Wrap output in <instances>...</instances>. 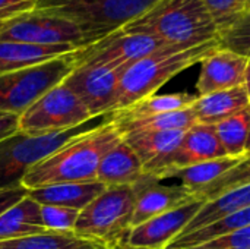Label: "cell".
<instances>
[{
  "label": "cell",
  "instance_id": "cell-1",
  "mask_svg": "<svg viewBox=\"0 0 250 249\" xmlns=\"http://www.w3.org/2000/svg\"><path fill=\"white\" fill-rule=\"evenodd\" d=\"M113 119L88 132H83L34 166L23 178L22 186L28 191L66 182L97 181L98 167L104 156L122 141Z\"/></svg>",
  "mask_w": 250,
  "mask_h": 249
},
{
  "label": "cell",
  "instance_id": "cell-32",
  "mask_svg": "<svg viewBox=\"0 0 250 249\" xmlns=\"http://www.w3.org/2000/svg\"><path fill=\"white\" fill-rule=\"evenodd\" d=\"M212 19L215 21L218 31L227 26L233 19H236L242 12L246 10L248 0H201ZM220 34V32H218Z\"/></svg>",
  "mask_w": 250,
  "mask_h": 249
},
{
  "label": "cell",
  "instance_id": "cell-38",
  "mask_svg": "<svg viewBox=\"0 0 250 249\" xmlns=\"http://www.w3.org/2000/svg\"><path fill=\"white\" fill-rule=\"evenodd\" d=\"M105 249H141V248H132L127 245H114V247H107Z\"/></svg>",
  "mask_w": 250,
  "mask_h": 249
},
{
  "label": "cell",
  "instance_id": "cell-40",
  "mask_svg": "<svg viewBox=\"0 0 250 249\" xmlns=\"http://www.w3.org/2000/svg\"><path fill=\"white\" fill-rule=\"evenodd\" d=\"M246 9H248V10H250V0H248V1H246Z\"/></svg>",
  "mask_w": 250,
  "mask_h": 249
},
{
  "label": "cell",
  "instance_id": "cell-22",
  "mask_svg": "<svg viewBox=\"0 0 250 249\" xmlns=\"http://www.w3.org/2000/svg\"><path fill=\"white\" fill-rule=\"evenodd\" d=\"M41 205L29 195L0 214V242L44 233Z\"/></svg>",
  "mask_w": 250,
  "mask_h": 249
},
{
  "label": "cell",
  "instance_id": "cell-7",
  "mask_svg": "<svg viewBox=\"0 0 250 249\" xmlns=\"http://www.w3.org/2000/svg\"><path fill=\"white\" fill-rule=\"evenodd\" d=\"M78 51V50H76ZM50 62L0 75V113L21 116L76 68L75 53Z\"/></svg>",
  "mask_w": 250,
  "mask_h": 249
},
{
  "label": "cell",
  "instance_id": "cell-5",
  "mask_svg": "<svg viewBox=\"0 0 250 249\" xmlns=\"http://www.w3.org/2000/svg\"><path fill=\"white\" fill-rule=\"evenodd\" d=\"M161 0H38L37 10L48 12L79 25L97 43L122 31Z\"/></svg>",
  "mask_w": 250,
  "mask_h": 249
},
{
  "label": "cell",
  "instance_id": "cell-8",
  "mask_svg": "<svg viewBox=\"0 0 250 249\" xmlns=\"http://www.w3.org/2000/svg\"><path fill=\"white\" fill-rule=\"evenodd\" d=\"M92 119L82 100L63 82L19 116V131L28 135H45L78 128Z\"/></svg>",
  "mask_w": 250,
  "mask_h": 249
},
{
  "label": "cell",
  "instance_id": "cell-37",
  "mask_svg": "<svg viewBox=\"0 0 250 249\" xmlns=\"http://www.w3.org/2000/svg\"><path fill=\"white\" fill-rule=\"evenodd\" d=\"M243 87L246 88V92H248L250 100V59L249 62H248V66H246V73H245V84H243Z\"/></svg>",
  "mask_w": 250,
  "mask_h": 249
},
{
  "label": "cell",
  "instance_id": "cell-34",
  "mask_svg": "<svg viewBox=\"0 0 250 249\" xmlns=\"http://www.w3.org/2000/svg\"><path fill=\"white\" fill-rule=\"evenodd\" d=\"M38 0H0V22L37 7Z\"/></svg>",
  "mask_w": 250,
  "mask_h": 249
},
{
  "label": "cell",
  "instance_id": "cell-13",
  "mask_svg": "<svg viewBox=\"0 0 250 249\" xmlns=\"http://www.w3.org/2000/svg\"><path fill=\"white\" fill-rule=\"evenodd\" d=\"M136 204L130 220V229L136 227L155 216L171 211L183 204L199 200L198 195L192 194L182 185H163L151 175L145 173L135 185Z\"/></svg>",
  "mask_w": 250,
  "mask_h": 249
},
{
  "label": "cell",
  "instance_id": "cell-14",
  "mask_svg": "<svg viewBox=\"0 0 250 249\" xmlns=\"http://www.w3.org/2000/svg\"><path fill=\"white\" fill-rule=\"evenodd\" d=\"M249 59L230 50L215 48L201 62V72L196 82L198 97L242 87Z\"/></svg>",
  "mask_w": 250,
  "mask_h": 249
},
{
  "label": "cell",
  "instance_id": "cell-29",
  "mask_svg": "<svg viewBox=\"0 0 250 249\" xmlns=\"http://www.w3.org/2000/svg\"><path fill=\"white\" fill-rule=\"evenodd\" d=\"M218 47L250 59V10L246 9L227 26L220 29Z\"/></svg>",
  "mask_w": 250,
  "mask_h": 249
},
{
  "label": "cell",
  "instance_id": "cell-9",
  "mask_svg": "<svg viewBox=\"0 0 250 249\" xmlns=\"http://www.w3.org/2000/svg\"><path fill=\"white\" fill-rule=\"evenodd\" d=\"M0 41L42 45L70 44L79 48L94 44L91 37L75 22L37 9L0 22Z\"/></svg>",
  "mask_w": 250,
  "mask_h": 249
},
{
  "label": "cell",
  "instance_id": "cell-6",
  "mask_svg": "<svg viewBox=\"0 0 250 249\" xmlns=\"http://www.w3.org/2000/svg\"><path fill=\"white\" fill-rule=\"evenodd\" d=\"M135 204L133 185L107 186L79 213L73 233L107 247L125 245Z\"/></svg>",
  "mask_w": 250,
  "mask_h": 249
},
{
  "label": "cell",
  "instance_id": "cell-24",
  "mask_svg": "<svg viewBox=\"0 0 250 249\" xmlns=\"http://www.w3.org/2000/svg\"><path fill=\"white\" fill-rule=\"evenodd\" d=\"M113 122L117 126L120 135L130 132H168V131H188L198 123L192 107L141 119H116Z\"/></svg>",
  "mask_w": 250,
  "mask_h": 249
},
{
  "label": "cell",
  "instance_id": "cell-2",
  "mask_svg": "<svg viewBox=\"0 0 250 249\" xmlns=\"http://www.w3.org/2000/svg\"><path fill=\"white\" fill-rule=\"evenodd\" d=\"M123 32L158 37L168 45L193 47L218 40V26L201 0H161Z\"/></svg>",
  "mask_w": 250,
  "mask_h": 249
},
{
  "label": "cell",
  "instance_id": "cell-25",
  "mask_svg": "<svg viewBox=\"0 0 250 249\" xmlns=\"http://www.w3.org/2000/svg\"><path fill=\"white\" fill-rule=\"evenodd\" d=\"M107 245L89 241L75 235L73 232L47 230L38 235L1 241L0 249H105Z\"/></svg>",
  "mask_w": 250,
  "mask_h": 249
},
{
  "label": "cell",
  "instance_id": "cell-10",
  "mask_svg": "<svg viewBox=\"0 0 250 249\" xmlns=\"http://www.w3.org/2000/svg\"><path fill=\"white\" fill-rule=\"evenodd\" d=\"M168 47L158 37L133 32H114L75 53L78 65H110L114 68H127L132 63Z\"/></svg>",
  "mask_w": 250,
  "mask_h": 249
},
{
  "label": "cell",
  "instance_id": "cell-26",
  "mask_svg": "<svg viewBox=\"0 0 250 249\" xmlns=\"http://www.w3.org/2000/svg\"><path fill=\"white\" fill-rule=\"evenodd\" d=\"M250 225V207L240 210L237 213L229 214L205 227H201L192 233H188L185 236H177L174 241H171L164 249H189L195 248L198 245L211 242L214 239H218L221 236H226L229 233H233L245 226Z\"/></svg>",
  "mask_w": 250,
  "mask_h": 249
},
{
  "label": "cell",
  "instance_id": "cell-33",
  "mask_svg": "<svg viewBox=\"0 0 250 249\" xmlns=\"http://www.w3.org/2000/svg\"><path fill=\"white\" fill-rule=\"evenodd\" d=\"M189 249H250V225L233 233Z\"/></svg>",
  "mask_w": 250,
  "mask_h": 249
},
{
  "label": "cell",
  "instance_id": "cell-20",
  "mask_svg": "<svg viewBox=\"0 0 250 249\" xmlns=\"http://www.w3.org/2000/svg\"><path fill=\"white\" fill-rule=\"evenodd\" d=\"M246 107H250V100L243 85L198 97L192 104L198 123L212 126Z\"/></svg>",
  "mask_w": 250,
  "mask_h": 249
},
{
  "label": "cell",
  "instance_id": "cell-35",
  "mask_svg": "<svg viewBox=\"0 0 250 249\" xmlns=\"http://www.w3.org/2000/svg\"><path fill=\"white\" fill-rule=\"evenodd\" d=\"M28 195V189L23 186L19 188H12V189H3L0 191V214L4 213L7 208L19 203Z\"/></svg>",
  "mask_w": 250,
  "mask_h": 249
},
{
  "label": "cell",
  "instance_id": "cell-18",
  "mask_svg": "<svg viewBox=\"0 0 250 249\" xmlns=\"http://www.w3.org/2000/svg\"><path fill=\"white\" fill-rule=\"evenodd\" d=\"M107 186L98 181L92 182H66L54 183L28 191V195L40 205L66 207L82 211Z\"/></svg>",
  "mask_w": 250,
  "mask_h": 249
},
{
  "label": "cell",
  "instance_id": "cell-39",
  "mask_svg": "<svg viewBox=\"0 0 250 249\" xmlns=\"http://www.w3.org/2000/svg\"><path fill=\"white\" fill-rule=\"evenodd\" d=\"M245 154L248 156L250 154V132H249V138H248V142H246V150H245Z\"/></svg>",
  "mask_w": 250,
  "mask_h": 249
},
{
  "label": "cell",
  "instance_id": "cell-36",
  "mask_svg": "<svg viewBox=\"0 0 250 249\" xmlns=\"http://www.w3.org/2000/svg\"><path fill=\"white\" fill-rule=\"evenodd\" d=\"M19 131V116L12 113H0V141L12 136Z\"/></svg>",
  "mask_w": 250,
  "mask_h": 249
},
{
  "label": "cell",
  "instance_id": "cell-23",
  "mask_svg": "<svg viewBox=\"0 0 250 249\" xmlns=\"http://www.w3.org/2000/svg\"><path fill=\"white\" fill-rule=\"evenodd\" d=\"M248 207H250V183L230 189L223 195L207 201L179 236L192 233L201 227H205L229 214L237 213Z\"/></svg>",
  "mask_w": 250,
  "mask_h": 249
},
{
  "label": "cell",
  "instance_id": "cell-19",
  "mask_svg": "<svg viewBox=\"0 0 250 249\" xmlns=\"http://www.w3.org/2000/svg\"><path fill=\"white\" fill-rule=\"evenodd\" d=\"M145 175L136 153L122 139L101 160L97 181L105 186L135 185Z\"/></svg>",
  "mask_w": 250,
  "mask_h": 249
},
{
  "label": "cell",
  "instance_id": "cell-28",
  "mask_svg": "<svg viewBox=\"0 0 250 249\" xmlns=\"http://www.w3.org/2000/svg\"><path fill=\"white\" fill-rule=\"evenodd\" d=\"M220 141L229 157H243L250 132V107L215 125Z\"/></svg>",
  "mask_w": 250,
  "mask_h": 249
},
{
  "label": "cell",
  "instance_id": "cell-17",
  "mask_svg": "<svg viewBox=\"0 0 250 249\" xmlns=\"http://www.w3.org/2000/svg\"><path fill=\"white\" fill-rule=\"evenodd\" d=\"M79 50L76 45H42L18 41H0V75L37 66Z\"/></svg>",
  "mask_w": 250,
  "mask_h": 249
},
{
  "label": "cell",
  "instance_id": "cell-12",
  "mask_svg": "<svg viewBox=\"0 0 250 249\" xmlns=\"http://www.w3.org/2000/svg\"><path fill=\"white\" fill-rule=\"evenodd\" d=\"M205 203L207 201L201 198L195 200L132 227L126 236L125 245L141 249H164L186 229Z\"/></svg>",
  "mask_w": 250,
  "mask_h": 249
},
{
  "label": "cell",
  "instance_id": "cell-3",
  "mask_svg": "<svg viewBox=\"0 0 250 249\" xmlns=\"http://www.w3.org/2000/svg\"><path fill=\"white\" fill-rule=\"evenodd\" d=\"M215 48H218V40L193 47L168 45L132 63L122 73L114 112L154 95L166 82L185 69L201 63Z\"/></svg>",
  "mask_w": 250,
  "mask_h": 249
},
{
  "label": "cell",
  "instance_id": "cell-21",
  "mask_svg": "<svg viewBox=\"0 0 250 249\" xmlns=\"http://www.w3.org/2000/svg\"><path fill=\"white\" fill-rule=\"evenodd\" d=\"M245 157V156H243ZM243 157H223L188 167H180V169H170V170H163L158 173H148L157 181H166V179H179L180 185L185 186L188 191L192 194L198 195V192L205 188L207 185L217 181L220 176H223L226 172L233 169Z\"/></svg>",
  "mask_w": 250,
  "mask_h": 249
},
{
  "label": "cell",
  "instance_id": "cell-15",
  "mask_svg": "<svg viewBox=\"0 0 250 249\" xmlns=\"http://www.w3.org/2000/svg\"><path fill=\"white\" fill-rule=\"evenodd\" d=\"M223 157H227V153L220 141L215 126L196 123L185 132L180 145L167 158L163 169L158 172L188 167Z\"/></svg>",
  "mask_w": 250,
  "mask_h": 249
},
{
  "label": "cell",
  "instance_id": "cell-30",
  "mask_svg": "<svg viewBox=\"0 0 250 249\" xmlns=\"http://www.w3.org/2000/svg\"><path fill=\"white\" fill-rule=\"evenodd\" d=\"M249 183L250 154H248L233 169L226 172L223 176H220L212 183L202 188L198 192V197L201 200H204V201H209V200H214V198L223 195L224 192H227L230 189H234V188H239V186H243V185H249Z\"/></svg>",
  "mask_w": 250,
  "mask_h": 249
},
{
  "label": "cell",
  "instance_id": "cell-27",
  "mask_svg": "<svg viewBox=\"0 0 250 249\" xmlns=\"http://www.w3.org/2000/svg\"><path fill=\"white\" fill-rule=\"evenodd\" d=\"M198 97L188 94V92H177V94H154L146 98L139 100L138 103L117 110L113 113L116 119H141L177 110H185L192 107Z\"/></svg>",
  "mask_w": 250,
  "mask_h": 249
},
{
  "label": "cell",
  "instance_id": "cell-4",
  "mask_svg": "<svg viewBox=\"0 0 250 249\" xmlns=\"http://www.w3.org/2000/svg\"><path fill=\"white\" fill-rule=\"evenodd\" d=\"M113 119V113L95 116L83 125L45 135H28L21 131L0 141V191L22 186L25 175L54 151L78 135L97 129Z\"/></svg>",
  "mask_w": 250,
  "mask_h": 249
},
{
  "label": "cell",
  "instance_id": "cell-31",
  "mask_svg": "<svg viewBox=\"0 0 250 249\" xmlns=\"http://www.w3.org/2000/svg\"><path fill=\"white\" fill-rule=\"evenodd\" d=\"M78 210L54 205H41L42 226L51 232H73L79 217Z\"/></svg>",
  "mask_w": 250,
  "mask_h": 249
},
{
  "label": "cell",
  "instance_id": "cell-11",
  "mask_svg": "<svg viewBox=\"0 0 250 249\" xmlns=\"http://www.w3.org/2000/svg\"><path fill=\"white\" fill-rule=\"evenodd\" d=\"M126 68L110 65H78L63 84L86 106L91 116H103L116 110L122 73Z\"/></svg>",
  "mask_w": 250,
  "mask_h": 249
},
{
  "label": "cell",
  "instance_id": "cell-16",
  "mask_svg": "<svg viewBox=\"0 0 250 249\" xmlns=\"http://www.w3.org/2000/svg\"><path fill=\"white\" fill-rule=\"evenodd\" d=\"M186 131L168 132H130L123 141L136 153L145 173H155L163 169L167 158L177 150Z\"/></svg>",
  "mask_w": 250,
  "mask_h": 249
}]
</instances>
